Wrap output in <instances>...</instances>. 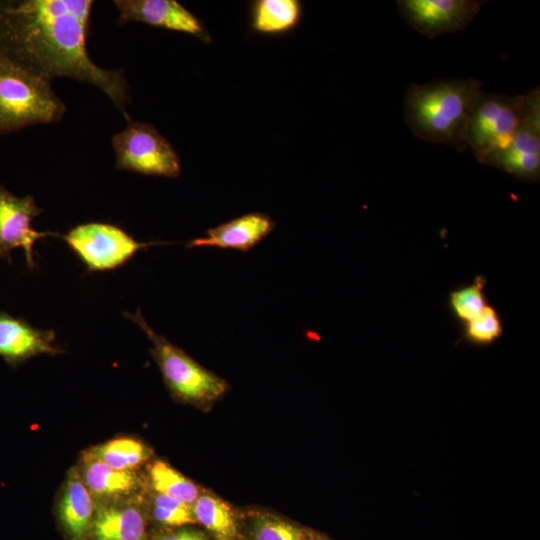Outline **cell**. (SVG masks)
Listing matches in <instances>:
<instances>
[{"mask_svg": "<svg viewBox=\"0 0 540 540\" xmlns=\"http://www.w3.org/2000/svg\"><path fill=\"white\" fill-rule=\"evenodd\" d=\"M92 7L91 0H0V58L49 82L93 85L130 120L123 70L100 67L88 54Z\"/></svg>", "mask_w": 540, "mask_h": 540, "instance_id": "obj_1", "label": "cell"}, {"mask_svg": "<svg viewBox=\"0 0 540 540\" xmlns=\"http://www.w3.org/2000/svg\"><path fill=\"white\" fill-rule=\"evenodd\" d=\"M481 91L482 82L473 77L411 83L403 98L405 123L420 140L464 151L468 120Z\"/></svg>", "mask_w": 540, "mask_h": 540, "instance_id": "obj_2", "label": "cell"}, {"mask_svg": "<svg viewBox=\"0 0 540 540\" xmlns=\"http://www.w3.org/2000/svg\"><path fill=\"white\" fill-rule=\"evenodd\" d=\"M66 110L51 82L0 58V134L58 122Z\"/></svg>", "mask_w": 540, "mask_h": 540, "instance_id": "obj_3", "label": "cell"}, {"mask_svg": "<svg viewBox=\"0 0 540 540\" xmlns=\"http://www.w3.org/2000/svg\"><path fill=\"white\" fill-rule=\"evenodd\" d=\"M124 316L138 325L153 343L151 353L171 393L186 402L203 405L220 398L228 389L225 380L207 370L166 337L157 334L138 309Z\"/></svg>", "mask_w": 540, "mask_h": 540, "instance_id": "obj_4", "label": "cell"}, {"mask_svg": "<svg viewBox=\"0 0 540 540\" xmlns=\"http://www.w3.org/2000/svg\"><path fill=\"white\" fill-rule=\"evenodd\" d=\"M523 94L507 95L481 91L470 114L465 143L478 162L484 164L511 143L519 124Z\"/></svg>", "mask_w": 540, "mask_h": 540, "instance_id": "obj_5", "label": "cell"}, {"mask_svg": "<svg viewBox=\"0 0 540 540\" xmlns=\"http://www.w3.org/2000/svg\"><path fill=\"white\" fill-rule=\"evenodd\" d=\"M60 237L90 272L114 270L139 250L163 244L137 241L119 226L102 222L77 225Z\"/></svg>", "mask_w": 540, "mask_h": 540, "instance_id": "obj_6", "label": "cell"}, {"mask_svg": "<svg viewBox=\"0 0 540 540\" xmlns=\"http://www.w3.org/2000/svg\"><path fill=\"white\" fill-rule=\"evenodd\" d=\"M117 169L175 178L180 160L171 144L151 125L130 121L112 139Z\"/></svg>", "mask_w": 540, "mask_h": 540, "instance_id": "obj_7", "label": "cell"}, {"mask_svg": "<svg viewBox=\"0 0 540 540\" xmlns=\"http://www.w3.org/2000/svg\"><path fill=\"white\" fill-rule=\"evenodd\" d=\"M522 115L510 145L491 156L485 165L497 168L515 179L536 183L540 180V89L523 93Z\"/></svg>", "mask_w": 540, "mask_h": 540, "instance_id": "obj_8", "label": "cell"}, {"mask_svg": "<svg viewBox=\"0 0 540 540\" xmlns=\"http://www.w3.org/2000/svg\"><path fill=\"white\" fill-rule=\"evenodd\" d=\"M486 3L480 0H398L396 6L412 29L434 39L465 29Z\"/></svg>", "mask_w": 540, "mask_h": 540, "instance_id": "obj_9", "label": "cell"}, {"mask_svg": "<svg viewBox=\"0 0 540 540\" xmlns=\"http://www.w3.org/2000/svg\"><path fill=\"white\" fill-rule=\"evenodd\" d=\"M43 212L32 196L18 197L0 186V257L11 262V251L23 248L29 269L36 266L33 257V245L47 236H59L57 233L37 231L32 221Z\"/></svg>", "mask_w": 540, "mask_h": 540, "instance_id": "obj_10", "label": "cell"}, {"mask_svg": "<svg viewBox=\"0 0 540 540\" xmlns=\"http://www.w3.org/2000/svg\"><path fill=\"white\" fill-rule=\"evenodd\" d=\"M118 22H141L168 30L188 33L204 41L209 39L200 21L174 0H116Z\"/></svg>", "mask_w": 540, "mask_h": 540, "instance_id": "obj_11", "label": "cell"}, {"mask_svg": "<svg viewBox=\"0 0 540 540\" xmlns=\"http://www.w3.org/2000/svg\"><path fill=\"white\" fill-rule=\"evenodd\" d=\"M54 341V331L35 328L24 319L0 310V357L10 365L40 354L61 353Z\"/></svg>", "mask_w": 540, "mask_h": 540, "instance_id": "obj_12", "label": "cell"}, {"mask_svg": "<svg viewBox=\"0 0 540 540\" xmlns=\"http://www.w3.org/2000/svg\"><path fill=\"white\" fill-rule=\"evenodd\" d=\"M274 227V221L266 214L251 212L210 228L205 237L191 240L187 247H215L247 252L264 240Z\"/></svg>", "mask_w": 540, "mask_h": 540, "instance_id": "obj_13", "label": "cell"}, {"mask_svg": "<svg viewBox=\"0 0 540 540\" xmlns=\"http://www.w3.org/2000/svg\"><path fill=\"white\" fill-rule=\"evenodd\" d=\"M94 503L78 469L69 472L59 501L60 520L73 540H83L93 525Z\"/></svg>", "mask_w": 540, "mask_h": 540, "instance_id": "obj_14", "label": "cell"}, {"mask_svg": "<svg viewBox=\"0 0 540 540\" xmlns=\"http://www.w3.org/2000/svg\"><path fill=\"white\" fill-rule=\"evenodd\" d=\"M80 473L91 494L101 498L123 497L140 486V479L133 470L114 469L87 451Z\"/></svg>", "mask_w": 540, "mask_h": 540, "instance_id": "obj_15", "label": "cell"}, {"mask_svg": "<svg viewBox=\"0 0 540 540\" xmlns=\"http://www.w3.org/2000/svg\"><path fill=\"white\" fill-rule=\"evenodd\" d=\"M93 527L98 540H146L144 514L133 505L99 506Z\"/></svg>", "mask_w": 540, "mask_h": 540, "instance_id": "obj_16", "label": "cell"}, {"mask_svg": "<svg viewBox=\"0 0 540 540\" xmlns=\"http://www.w3.org/2000/svg\"><path fill=\"white\" fill-rule=\"evenodd\" d=\"M191 508L196 522L202 524L217 540L237 539V519L225 501L215 495L202 493Z\"/></svg>", "mask_w": 540, "mask_h": 540, "instance_id": "obj_17", "label": "cell"}, {"mask_svg": "<svg viewBox=\"0 0 540 540\" xmlns=\"http://www.w3.org/2000/svg\"><path fill=\"white\" fill-rule=\"evenodd\" d=\"M301 5L296 0H259L253 9V28L263 33H279L299 21Z\"/></svg>", "mask_w": 540, "mask_h": 540, "instance_id": "obj_18", "label": "cell"}, {"mask_svg": "<svg viewBox=\"0 0 540 540\" xmlns=\"http://www.w3.org/2000/svg\"><path fill=\"white\" fill-rule=\"evenodd\" d=\"M117 470H133L151 456V450L141 441L132 438L109 440L87 451Z\"/></svg>", "mask_w": 540, "mask_h": 540, "instance_id": "obj_19", "label": "cell"}, {"mask_svg": "<svg viewBox=\"0 0 540 540\" xmlns=\"http://www.w3.org/2000/svg\"><path fill=\"white\" fill-rule=\"evenodd\" d=\"M486 284L485 276L476 275L472 282L448 292L447 307L459 325L475 318L490 303L485 294Z\"/></svg>", "mask_w": 540, "mask_h": 540, "instance_id": "obj_20", "label": "cell"}, {"mask_svg": "<svg viewBox=\"0 0 540 540\" xmlns=\"http://www.w3.org/2000/svg\"><path fill=\"white\" fill-rule=\"evenodd\" d=\"M149 479L156 493L177 498L190 506L200 495L196 484L163 461L150 465Z\"/></svg>", "mask_w": 540, "mask_h": 540, "instance_id": "obj_21", "label": "cell"}, {"mask_svg": "<svg viewBox=\"0 0 540 540\" xmlns=\"http://www.w3.org/2000/svg\"><path fill=\"white\" fill-rule=\"evenodd\" d=\"M461 340L475 346H489L504 333L503 320L498 310L489 303L470 321L460 325Z\"/></svg>", "mask_w": 540, "mask_h": 540, "instance_id": "obj_22", "label": "cell"}, {"mask_svg": "<svg viewBox=\"0 0 540 540\" xmlns=\"http://www.w3.org/2000/svg\"><path fill=\"white\" fill-rule=\"evenodd\" d=\"M152 515L156 521L167 526L181 527L196 522L190 505L156 492L152 500Z\"/></svg>", "mask_w": 540, "mask_h": 540, "instance_id": "obj_23", "label": "cell"}, {"mask_svg": "<svg viewBox=\"0 0 540 540\" xmlns=\"http://www.w3.org/2000/svg\"><path fill=\"white\" fill-rule=\"evenodd\" d=\"M254 540H307L299 527L277 517L262 514L253 520Z\"/></svg>", "mask_w": 540, "mask_h": 540, "instance_id": "obj_24", "label": "cell"}, {"mask_svg": "<svg viewBox=\"0 0 540 540\" xmlns=\"http://www.w3.org/2000/svg\"><path fill=\"white\" fill-rule=\"evenodd\" d=\"M153 540H210L203 532L183 527L176 530L162 532L154 537Z\"/></svg>", "mask_w": 540, "mask_h": 540, "instance_id": "obj_25", "label": "cell"}, {"mask_svg": "<svg viewBox=\"0 0 540 540\" xmlns=\"http://www.w3.org/2000/svg\"><path fill=\"white\" fill-rule=\"evenodd\" d=\"M307 540H328V539L320 535H314V536H311L310 538H307Z\"/></svg>", "mask_w": 540, "mask_h": 540, "instance_id": "obj_26", "label": "cell"}]
</instances>
